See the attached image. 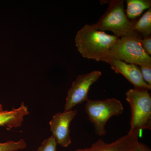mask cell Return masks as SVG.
I'll list each match as a JSON object with an SVG mask.
<instances>
[{
	"label": "cell",
	"mask_w": 151,
	"mask_h": 151,
	"mask_svg": "<svg viewBox=\"0 0 151 151\" xmlns=\"http://www.w3.org/2000/svg\"><path fill=\"white\" fill-rule=\"evenodd\" d=\"M134 151H151V150L147 145L139 142Z\"/></svg>",
	"instance_id": "e0dca14e"
},
{
	"label": "cell",
	"mask_w": 151,
	"mask_h": 151,
	"mask_svg": "<svg viewBox=\"0 0 151 151\" xmlns=\"http://www.w3.org/2000/svg\"><path fill=\"white\" fill-rule=\"evenodd\" d=\"M57 145L55 139L51 136L43 141L36 151H57Z\"/></svg>",
	"instance_id": "5bb4252c"
},
{
	"label": "cell",
	"mask_w": 151,
	"mask_h": 151,
	"mask_svg": "<svg viewBox=\"0 0 151 151\" xmlns=\"http://www.w3.org/2000/svg\"><path fill=\"white\" fill-rule=\"evenodd\" d=\"M107 63L111 65V68L116 73H121L130 81L135 89L150 90L151 85L143 79L139 66L135 64L127 63L116 59L111 58Z\"/></svg>",
	"instance_id": "9c48e42d"
},
{
	"label": "cell",
	"mask_w": 151,
	"mask_h": 151,
	"mask_svg": "<svg viewBox=\"0 0 151 151\" xmlns=\"http://www.w3.org/2000/svg\"><path fill=\"white\" fill-rule=\"evenodd\" d=\"M101 75V71L94 70L78 76L68 91L64 111L72 110L76 105L86 102L89 99L88 93L90 87Z\"/></svg>",
	"instance_id": "8992f818"
},
{
	"label": "cell",
	"mask_w": 151,
	"mask_h": 151,
	"mask_svg": "<svg viewBox=\"0 0 151 151\" xmlns=\"http://www.w3.org/2000/svg\"><path fill=\"white\" fill-rule=\"evenodd\" d=\"M127 16L134 19L140 16L145 10L151 8L150 0H127Z\"/></svg>",
	"instance_id": "8fae6325"
},
{
	"label": "cell",
	"mask_w": 151,
	"mask_h": 151,
	"mask_svg": "<svg viewBox=\"0 0 151 151\" xmlns=\"http://www.w3.org/2000/svg\"><path fill=\"white\" fill-rule=\"evenodd\" d=\"M77 113V110L59 112L55 114L49 122L52 136L55 139L57 145L67 147L71 144L69 127Z\"/></svg>",
	"instance_id": "52a82bcc"
},
{
	"label": "cell",
	"mask_w": 151,
	"mask_h": 151,
	"mask_svg": "<svg viewBox=\"0 0 151 151\" xmlns=\"http://www.w3.org/2000/svg\"><path fill=\"white\" fill-rule=\"evenodd\" d=\"M26 147V142L23 139L17 141L10 140L0 143V151H17L23 150Z\"/></svg>",
	"instance_id": "4fadbf2b"
},
{
	"label": "cell",
	"mask_w": 151,
	"mask_h": 151,
	"mask_svg": "<svg viewBox=\"0 0 151 151\" xmlns=\"http://www.w3.org/2000/svg\"><path fill=\"white\" fill-rule=\"evenodd\" d=\"M86 102L85 111L94 126L95 134L100 137L107 134L105 126L108 120L113 116H120L124 111L122 102L115 98L103 100L88 99Z\"/></svg>",
	"instance_id": "3957f363"
},
{
	"label": "cell",
	"mask_w": 151,
	"mask_h": 151,
	"mask_svg": "<svg viewBox=\"0 0 151 151\" xmlns=\"http://www.w3.org/2000/svg\"><path fill=\"white\" fill-rule=\"evenodd\" d=\"M3 105L0 103V111H3Z\"/></svg>",
	"instance_id": "ac0fdd59"
},
{
	"label": "cell",
	"mask_w": 151,
	"mask_h": 151,
	"mask_svg": "<svg viewBox=\"0 0 151 151\" xmlns=\"http://www.w3.org/2000/svg\"><path fill=\"white\" fill-rule=\"evenodd\" d=\"M141 45L145 51L150 56L151 55V36L147 37L142 38L140 40Z\"/></svg>",
	"instance_id": "2e32d148"
},
{
	"label": "cell",
	"mask_w": 151,
	"mask_h": 151,
	"mask_svg": "<svg viewBox=\"0 0 151 151\" xmlns=\"http://www.w3.org/2000/svg\"><path fill=\"white\" fill-rule=\"evenodd\" d=\"M28 108L24 102L19 108H13L9 111H0V127L8 129L21 127L25 116L29 114Z\"/></svg>",
	"instance_id": "30bf717a"
},
{
	"label": "cell",
	"mask_w": 151,
	"mask_h": 151,
	"mask_svg": "<svg viewBox=\"0 0 151 151\" xmlns=\"http://www.w3.org/2000/svg\"><path fill=\"white\" fill-rule=\"evenodd\" d=\"M134 30L142 38L151 36V8L149 9L138 21H135Z\"/></svg>",
	"instance_id": "7c38bea8"
},
{
	"label": "cell",
	"mask_w": 151,
	"mask_h": 151,
	"mask_svg": "<svg viewBox=\"0 0 151 151\" xmlns=\"http://www.w3.org/2000/svg\"><path fill=\"white\" fill-rule=\"evenodd\" d=\"M140 132L129 131L128 134L111 143L99 139L91 147L74 151H134L138 142Z\"/></svg>",
	"instance_id": "ba28073f"
},
{
	"label": "cell",
	"mask_w": 151,
	"mask_h": 151,
	"mask_svg": "<svg viewBox=\"0 0 151 151\" xmlns=\"http://www.w3.org/2000/svg\"><path fill=\"white\" fill-rule=\"evenodd\" d=\"M119 38L99 30L94 24H86L78 31L75 38L76 46L82 57L107 62L109 50Z\"/></svg>",
	"instance_id": "6da1fadb"
},
{
	"label": "cell",
	"mask_w": 151,
	"mask_h": 151,
	"mask_svg": "<svg viewBox=\"0 0 151 151\" xmlns=\"http://www.w3.org/2000/svg\"><path fill=\"white\" fill-rule=\"evenodd\" d=\"M139 68L144 80L151 86V66H139Z\"/></svg>",
	"instance_id": "9a60e30c"
},
{
	"label": "cell",
	"mask_w": 151,
	"mask_h": 151,
	"mask_svg": "<svg viewBox=\"0 0 151 151\" xmlns=\"http://www.w3.org/2000/svg\"><path fill=\"white\" fill-rule=\"evenodd\" d=\"M138 36L119 38L109 50L107 62L111 58L139 66H151V58L141 45Z\"/></svg>",
	"instance_id": "5b68a950"
},
{
	"label": "cell",
	"mask_w": 151,
	"mask_h": 151,
	"mask_svg": "<svg viewBox=\"0 0 151 151\" xmlns=\"http://www.w3.org/2000/svg\"><path fill=\"white\" fill-rule=\"evenodd\" d=\"M131 107L130 131L151 129V97L149 91L132 89L126 93Z\"/></svg>",
	"instance_id": "277c9868"
},
{
	"label": "cell",
	"mask_w": 151,
	"mask_h": 151,
	"mask_svg": "<svg viewBox=\"0 0 151 151\" xmlns=\"http://www.w3.org/2000/svg\"><path fill=\"white\" fill-rule=\"evenodd\" d=\"M134 21L131 20L126 15L124 1L113 0L110 1L107 10L99 21L93 24L97 29L103 32L110 31L119 38L140 37L134 30Z\"/></svg>",
	"instance_id": "7a4b0ae2"
}]
</instances>
